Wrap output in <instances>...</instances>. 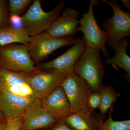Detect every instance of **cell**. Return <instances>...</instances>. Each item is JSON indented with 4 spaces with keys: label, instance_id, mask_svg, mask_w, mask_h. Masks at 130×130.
I'll use <instances>...</instances> for the list:
<instances>
[{
    "label": "cell",
    "instance_id": "cell-1",
    "mask_svg": "<svg viewBox=\"0 0 130 130\" xmlns=\"http://www.w3.org/2000/svg\"><path fill=\"white\" fill-rule=\"evenodd\" d=\"M101 52L99 49L86 47L73 68V71L86 81L93 91H100L104 86L105 70Z\"/></svg>",
    "mask_w": 130,
    "mask_h": 130
},
{
    "label": "cell",
    "instance_id": "cell-2",
    "mask_svg": "<svg viewBox=\"0 0 130 130\" xmlns=\"http://www.w3.org/2000/svg\"><path fill=\"white\" fill-rule=\"evenodd\" d=\"M41 0H34L30 7L21 17L23 28L29 32L30 37L45 32L59 16L65 6L61 2L50 11L42 9Z\"/></svg>",
    "mask_w": 130,
    "mask_h": 130
},
{
    "label": "cell",
    "instance_id": "cell-3",
    "mask_svg": "<svg viewBox=\"0 0 130 130\" xmlns=\"http://www.w3.org/2000/svg\"><path fill=\"white\" fill-rule=\"evenodd\" d=\"M112 9L111 17L105 19L102 26L107 34L106 44L114 51L121 40L130 36V13L123 11L115 1L102 0Z\"/></svg>",
    "mask_w": 130,
    "mask_h": 130
},
{
    "label": "cell",
    "instance_id": "cell-4",
    "mask_svg": "<svg viewBox=\"0 0 130 130\" xmlns=\"http://www.w3.org/2000/svg\"><path fill=\"white\" fill-rule=\"evenodd\" d=\"M98 2L96 0H91L88 11L78 21L79 26H78L77 30L83 33L82 40L86 47L99 49L104 57H108L109 54L106 46L107 34L99 27L94 15V6Z\"/></svg>",
    "mask_w": 130,
    "mask_h": 130
},
{
    "label": "cell",
    "instance_id": "cell-5",
    "mask_svg": "<svg viewBox=\"0 0 130 130\" xmlns=\"http://www.w3.org/2000/svg\"><path fill=\"white\" fill-rule=\"evenodd\" d=\"M0 68L30 74L36 70L28 51V45L9 44L0 47Z\"/></svg>",
    "mask_w": 130,
    "mask_h": 130
},
{
    "label": "cell",
    "instance_id": "cell-6",
    "mask_svg": "<svg viewBox=\"0 0 130 130\" xmlns=\"http://www.w3.org/2000/svg\"><path fill=\"white\" fill-rule=\"evenodd\" d=\"M76 41L73 36L58 38L46 31L30 37L28 51L35 65L41 63L54 51L62 47L73 45Z\"/></svg>",
    "mask_w": 130,
    "mask_h": 130
},
{
    "label": "cell",
    "instance_id": "cell-7",
    "mask_svg": "<svg viewBox=\"0 0 130 130\" xmlns=\"http://www.w3.org/2000/svg\"><path fill=\"white\" fill-rule=\"evenodd\" d=\"M60 85L64 91L69 102L71 114L86 107L88 98L93 90L73 70L67 73Z\"/></svg>",
    "mask_w": 130,
    "mask_h": 130
},
{
    "label": "cell",
    "instance_id": "cell-8",
    "mask_svg": "<svg viewBox=\"0 0 130 130\" xmlns=\"http://www.w3.org/2000/svg\"><path fill=\"white\" fill-rule=\"evenodd\" d=\"M67 73L54 69H36L28 74V83L35 97L41 101L60 85Z\"/></svg>",
    "mask_w": 130,
    "mask_h": 130
},
{
    "label": "cell",
    "instance_id": "cell-9",
    "mask_svg": "<svg viewBox=\"0 0 130 130\" xmlns=\"http://www.w3.org/2000/svg\"><path fill=\"white\" fill-rule=\"evenodd\" d=\"M86 47L83 40L78 38L71 47L63 55L48 62L39 63L35 67L39 71L54 69L68 73L73 70L74 65Z\"/></svg>",
    "mask_w": 130,
    "mask_h": 130
},
{
    "label": "cell",
    "instance_id": "cell-10",
    "mask_svg": "<svg viewBox=\"0 0 130 130\" xmlns=\"http://www.w3.org/2000/svg\"><path fill=\"white\" fill-rule=\"evenodd\" d=\"M41 101L32 96H21L2 90L0 93V109L6 120L23 115L28 107Z\"/></svg>",
    "mask_w": 130,
    "mask_h": 130
},
{
    "label": "cell",
    "instance_id": "cell-11",
    "mask_svg": "<svg viewBox=\"0 0 130 130\" xmlns=\"http://www.w3.org/2000/svg\"><path fill=\"white\" fill-rule=\"evenodd\" d=\"M0 68V85L2 90L21 96H34L28 81V74Z\"/></svg>",
    "mask_w": 130,
    "mask_h": 130
},
{
    "label": "cell",
    "instance_id": "cell-12",
    "mask_svg": "<svg viewBox=\"0 0 130 130\" xmlns=\"http://www.w3.org/2000/svg\"><path fill=\"white\" fill-rule=\"evenodd\" d=\"M80 13L71 8L67 7L63 14L53 22L46 32L58 38L72 37L77 31L78 19Z\"/></svg>",
    "mask_w": 130,
    "mask_h": 130
},
{
    "label": "cell",
    "instance_id": "cell-13",
    "mask_svg": "<svg viewBox=\"0 0 130 130\" xmlns=\"http://www.w3.org/2000/svg\"><path fill=\"white\" fill-rule=\"evenodd\" d=\"M42 106L57 120L63 119L71 114L69 102L60 85L41 100Z\"/></svg>",
    "mask_w": 130,
    "mask_h": 130
},
{
    "label": "cell",
    "instance_id": "cell-14",
    "mask_svg": "<svg viewBox=\"0 0 130 130\" xmlns=\"http://www.w3.org/2000/svg\"><path fill=\"white\" fill-rule=\"evenodd\" d=\"M23 119L21 128L24 130L47 128L57 120L42 106L41 101L28 107L23 114Z\"/></svg>",
    "mask_w": 130,
    "mask_h": 130
},
{
    "label": "cell",
    "instance_id": "cell-15",
    "mask_svg": "<svg viewBox=\"0 0 130 130\" xmlns=\"http://www.w3.org/2000/svg\"><path fill=\"white\" fill-rule=\"evenodd\" d=\"M94 112L86 107L62 120L73 130H99L104 118Z\"/></svg>",
    "mask_w": 130,
    "mask_h": 130
},
{
    "label": "cell",
    "instance_id": "cell-16",
    "mask_svg": "<svg viewBox=\"0 0 130 130\" xmlns=\"http://www.w3.org/2000/svg\"><path fill=\"white\" fill-rule=\"evenodd\" d=\"M128 45L129 43L126 39L121 40L114 50L115 54L111 58H108L106 63L112 65L115 68H121L126 73L124 76L130 82V58L126 53Z\"/></svg>",
    "mask_w": 130,
    "mask_h": 130
},
{
    "label": "cell",
    "instance_id": "cell-17",
    "mask_svg": "<svg viewBox=\"0 0 130 130\" xmlns=\"http://www.w3.org/2000/svg\"><path fill=\"white\" fill-rule=\"evenodd\" d=\"M30 36L24 28L10 26L0 28V46H1L14 43L28 45Z\"/></svg>",
    "mask_w": 130,
    "mask_h": 130
},
{
    "label": "cell",
    "instance_id": "cell-18",
    "mask_svg": "<svg viewBox=\"0 0 130 130\" xmlns=\"http://www.w3.org/2000/svg\"><path fill=\"white\" fill-rule=\"evenodd\" d=\"M101 103L99 108L101 115L104 118L106 114L114 106L118 98V93L112 85L103 86L101 90Z\"/></svg>",
    "mask_w": 130,
    "mask_h": 130
},
{
    "label": "cell",
    "instance_id": "cell-19",
    "mask_svg": "<svg viewBox=\"0 0 130 130\" xmlns=\"http://www.w3.org/2000/svg\"><path fill=\"white\" fill-rule=\"evenodd\" d=\"M113 106L110 108L108 119L103 121L99 130H130V120L115 121L112 118Z\"/></svg>",
    "mask_w": 130,
    "mask_h": 130
},
{
    "label": "cell",
    "instance_id": "cell-20",
    "mask_svg": "<svg viewBox=\"0 0 130 130\" xmlns=\"http://www.w3.org/2000/svg\"><path fill=\"white\" fill-rule=\"evenodd\" d=\"M31 0H9L8 1L9 15L22 14L30 5Z\"/></svg>",
    "mask_w": 130,
    "mask_h": 130
},
{
    "label": "cell",
    "instance_id": "cell-21",
    "mask_svg": "<svg viewBox=\"0 0 130 130\" xmlns=\"http://www.w3.org/2000/svg\"><path fill=\"white\" fill-rule=\"evenodd\" d=\"M8 1L0 0V28L10 26Z\"/></svg>",
    "mask_w": 130,
    "mask_h": 130
},
{
    "label": "cell",
    "instance_id": "cell-22",
    "mask_svg": "<svg viewBox=\"0 0 130 130\" xmlns=\"http://www.w3.org/2000/svg\"><path fill=\"white\" fill-rule=\"evenodd\" d=\"M101 95L100 91H93L89 96L87 100L86 107L91 111L100 106Z\"/></svg>",
    "mask_w": 130,
    "mask_h": 130
},
{
    "label": "cell",
    "instance_id": "cell-23",
    "mask_svg": "<svg viewBox=\"0 0 130 130\" xmlns=\"http://www.w3.org/2000/svg\"><path fill=\"white\" fill-rule=\"evenodd\" d=\"M5 130H20L23 122V115L15 118L6 120Z\"/></svg>",
    "mask_w": 130,
    "mask_h": 130
},
{
    "label": "cell",
    "instance_id": "cell-24",
    "mask_svg": "<svg viewBox=\"0 0 130 130\" xmlns=\"http://www.w3.org/2000/svg\"><path fill=\"white\" fill-rule=\"evenodd\" d=\"M10 26L16 28H23L21 16L18 15H10L9 16Z\"/></svg>",
    "mask_w": 130,
    "mask_h": 130
},
{
    "label": "cell",
    "instance_id": "cell-25",
    "mask_svg": "<svg viewBox=\"0 0 130 130\" xmlns=\"http://www.w3.org/2000/svg\"><path fill=\"white\" fill-rule=\"evenodd\" d=\"M50 130H73L68 126L62 120H61L53 128Z\"/></svg>",
    "mask_w": 130,
    "mask_h": 130
},
{
    "label": "cell",
    "instance_id": "cell-26",
    "mask_svg": "<svg viewBox=\"0 0 130 130\" xmlns=\"http://www.w3.org/2000/svg\"><path fill=\"white\" fill-rule=\"evenodd\" d=\"M125 7L128 10L130 9V1L129 0H121Z\"/></svg>",
    "mask_w": 130,
    "mask_h": 130
},
{
    "label": "cell",
    "instance_id": "cell-27",
    "mask_svg": "<svg viewBox=\"0 0 130 130\" xmlns=\"http://www.w3.org/2000/svg\"><path fill=\"white\" fill-rule=\"evenodd\" d=\"M6 121V119L5 115L0 109V124Z\"/></svg>",
    "mask_w": 130,
    "mask_h": 130
},
{
    "label": "cell",
    "instance_id": "cell-28",
    "mask_svg": "<svg viewBox=\"0 0 130 130\" xmlns=\"http://www.w3.org/2000/svg\"><path fill=\"white\" fill-rule=\"evenodd\" d=\"M7 120L5 122L0 124V130H5Z\"/></svg>",
    "mask_w": 130,
    "mask_h": 130
},
{
    "label": "cell",
    "instance_id": "cell-29",
    "mask_svg": "<svg viewBox=\"0 0 130 130\" xmlns=\"http://www.w3.org/2000/svg\"><path fill=\"white\" fill-rule=\"evenodd\" d=\"M2 90V88L1 86V85H0V93H1Z\"/></svg>",
    "mask_w": 130,
    "mask_h": 130
},
{
    "label": "cell",
    "instance_id": "cell-30",
    "mask_svg": "<svg viewBox=\"0 0 130 130\" xmlns=\"http://www.w3.org/2000/svg\"></svg>",
    "mask_w": 130,
    "mask_h": 130
}]
</instances>
